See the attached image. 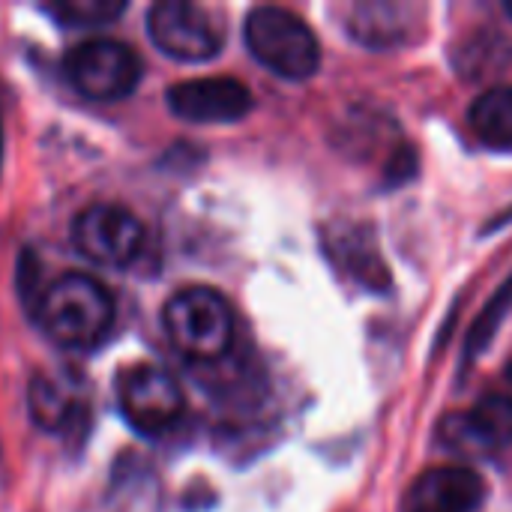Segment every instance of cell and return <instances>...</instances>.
<instances>
[{"instance_id":"6da1fadb","label":"cell","mask_w":512,"mask_h":512,"mask_svg":"<svg viewBox=\"0 0 512 512\" xmlns=\"http://www.w3.org/2000/svg\"><path fill=\"white\" fill-rule=\"evenodd\" d=\"M45 333L63 348H93L114 324L111 294L84 273L54 279L36 306Z\"/></svg>"},{"instance_id":"7a4b0ae2","label":"cell","mask_w":512,"mask_h":512,"mask_svg":"<svg viewBox=\"0 0 512 512\" xmlns=\"http://www.w3.org/2000/svg\"><path fill=\"white\" fill-rule=\"evenodd\" d=\"M171 345L192 363H219L234 345V312L213 288H186L162 312Z\"/></svg>"},{"instance_id":"3957f363","label":"cell","mask_w":512,"mask_h":512,"mask_svg":"<svg viewBox=\"0 0 512 512\" xmlns=\"http://www.w3.org/2000/svg\"><path fill=\"white\" fill-rule=\"evenodd\" d=\"M243 36L252 57L282 78L306 81L321 66V45L312 27L291 9L282 6L252 9L246 15Z\"/></svg>"},{"instance_id":"277c9868","label":"cell","mask_w":512,"mask_h":512,"mask_svg":"<svg viewBox=\"0 0 512 512\" xmlns=\"http://www.w3.org/2000/svg\"><path fill=\"white\" fill-rule=\"evenodd\" d=\"M117 402L126 423L141 435H162L183 417L180 384L153 363L129 366L117 381Z\"/></svg>"},{"instance_id":"5b68a950","label":"cell","mask_w":512,"mask_h":512,"mask_svg":"<svg viewBox=\"0 0 512 512\" xmlns=\"http://www.w3.org/2000/svg\"><path fill=\"white\" fill-rule=\"evenodd\" d=\"M66 75L90 99H123L141 81V60L117 39H90L66 54Z\"/></svg>"},{"instance_id":"8992f818","label":"cell","mask_w":512,"mask_h":512,"mask_svg":"<svg viewBox=\"0 0 512 512\" xmlns=\"http://www.w3.org/2000/svg\"><path fill=\"white\" fill-rule=\"evenodd\" d=\"M147 30L156 48L180 63L213 60L222 48V33L210 12L186 0H162L150 6Z\"/></svg>"},{"instance_id":"52a82bcc","label":"cell","mask_w":512,"mask_h":512,"mask_svg":"<svg viewBox=\"0 0 512 512\" xmlns=\"http://www.w3.org/2000/svg\"><path fill=\"white\" fill-rule=\"evenodd\" d=\"M75 246L102 267H129L144 249V225L123 204H93L72 225Z\"/></svg>"},{"instance_id":"ba28073f","label":"cell","mask_w":512,"mask_h":512,"mask_svg":"<svg viewBox=\"0 0 512 512\" xmlns=\"http://www.w3.org/2000/svg\"><path fill=\"white\" fill-rule=\"evenodd\" d=\"M168 108L189 123H234L252 111V93L237 78H192L174 84Z\"/></svg>"},{"instance_id":"9c48e42d","label":"cell","mask_w":512,"mask_h":512,"mask_svg":"<svg viewBox=\"0 0 512 512\" xmlns=\"http://www.w3.org/2000/svg\"><path fill=\"white\" fill-rule=\"evenodd\" d=\"M453 450H504L512 444V396H483L468 414L447 417L441 426Z\"/></svg>"},{"instance_id":"30bf717a","label":"cell","mask_w":512,"mask_h":512,"mask_svg":"<svg viewBox=\"0 0 512 512\" xmlns=\"http://www.w3.org/2000/svg\"><path fill=\"white\" fill-rule=\"evenodd\" d=\"M420 6L402 0H363L348 9V33L369 48H399L417 39Z\"/></svg>"},{"instance_id":"8fae6325","label":"cell","mask_w":512,"mask_h":512,"mask_svg":"<svg viewBox=\"0 0 512 512\" xmlns=\"http://www.w3.org/2000/svg\"><path fill=\"white\" fill-rule=\"evenodd\" d=\"M486 498L480 474L450 465L426 471L408 492L405 512H477Z\"/></svg>"},{"instance_id":"7c38bea8","label":"cell","mask_w":512,"mask_h":512,"mask_svg":"<svg viewBox=\"0 0 512 512\" xmlns=\"http://www.w3.org/2000/svg\"><path fill=\"white\" fill-rule=\"evenodd\" d=\"M27 411L42 432H69L84 426V405L54 378L36 375L27 387Z\"/></svg>"},{"instance_id":"4fadbf2b","label":"cell","mask_w":512,"mask_h":512,"mask_svg":"<svg viewBox=\"0 0 512 512\" xmlns=\"http://www.w3.org/2000/svg\"><path fill=\"white\" fill-rule=\"evenodd\" d=\"M471 129L489 147L512 150V84L486 90L471 105Z\"/></svg>"},{"instance_id":"5bb4252c","label":"cell","mask_w":512,"mask_h":512,"mask_svg":"<svg viewBox=\"0 0 512 512\" xmlns=\"http://www.w3.org/2000/svg\"><path fill=\"white\" fill-rule=\"evenodd\" d=\"M336 249H333V258L354 276V279H360L363 285H369V288H384L387 282H390V273H387V267H384V261H381V255L375 252V246L360 234H351V231H345L342 237H336V240H330Z\"/></svg>"},{"instance_id":"9a60e30c","label":"cell","mask_w":512,"mask_h":512,"mask_svg":"<svg viewBox=\"0 0 512 512\" xmlns=\"http://www.w3.org/2000/svg\"><path fill=\"white\" fill-rule=\"evenodd\" d=\"M123 9H126L123 0H57L45 6L51 18L69 27H99L123 15Z\"/></svg>"},{"instance_id":"2e32d148","label":"cell","mask_w":512,"mask_h":512,"mask_svg":"<svg viewBox=\"0 0 512 512\" xmlns=\"http://www.w3.org/2000/svg\"><path fill=\"white\" fill-rule=\"evenodd\" d=\"M510 309L512 279H507V282L495 291V297L489 300V306L480 312V318L474 321V327H471V333H468V339H465V360H468V363L477 360V354L486 351V348L492 345V339H495V333H498V327L504 324V318H507Z\"/></svg>"},{"instance_id":"e0dca14e","label":"cell","mask_w":512,"mask_h":512,"mask_svg":"<svg viewBox=\"0 0 512 512\" xmlns=\"http://www.w3.org/2000/svg\"><path fill=\"white\" fill-rule=\"evenodd\" d=\"M0 165H3V120H0Z\"/></svg>"},{"instance_id":"ac0fdd59","label":"cell","mask_w":512,"mask_h":512,"mask_svg":"<svg viewBox=\"0 0 512 512\" xmlns=\"http://www.w3.org/2000/svg\"><path fill=\"white\" fill-rule=\"evenodd\" d=\"M504 9H507V15H512V0L510 3H504Z\"/></svg>"},{"instance_id":"d6986e66","label":"cell","mask_w":512,"mask_h":512,"mask_svg":"<svg viewBox=\"0 0 512 512\" xmlns=\"http://www.w3.org/2000/svg\"><path fill=\"white\" fill-rule=\"evenodd\" d=\"M507 375H510V381H512V363H510V369H507Z\"/></svg>"}]
</instances>
